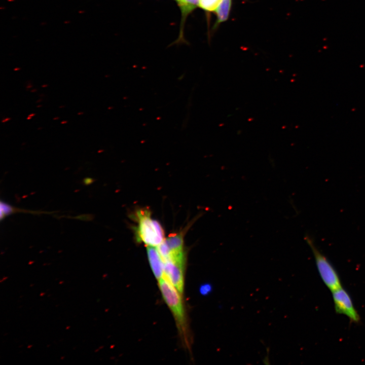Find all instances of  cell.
<instances>
[{
	"mask_svg": "<svg viewBox=\"0 0 365 365\" xmlns=\"http://www.w3.org/2000/svg\"><path fill=\"white\" fill-rule=\"evenodd\" d=\"M137 226L136 237L137 241L147 246L157 247L165 240L164 232L161 224L151 217L150 212L139 210L136 212Z\"/></svg>",
	"mask_w": 365,
	"mask_h": 365,
	"instance_id": "obj_1",
	"label": "cell"
},
{
	"mask_svg": "<svg viewBox=\"0 0 365 365\" xmlns=\"http://www.w3.org/2000/svg\"><path fill=\"white\" fill-rule=\"evenodd\" d=\"M304 239L313 252L318 272L324 284L331 291L342 287L337 271L327 258L317 248L312 238L307 235Z\"/></svg>",
	"mask_w": 365,
	"mask_h": 365,
	"instance_id": "obj_2",
	"label": "cell"
},
{
	"mask_svg": "<svg viewBox=\"0 0 365 365\" xmlns=\"http://www.w3.org/2000/svg\"><path fill=\"white\" fill-rule=\"evenodd\" d=\"M159 281V286L162 296L173 314L179 328L185 330V311L180 294L165 276Z\"/></svg>",
	"mask_w": 365,
	"mask_h": 365,
	"instance_id": "obj_3",
	"label": "cell"
},
{
	"mask_svg": "<svg viewBox=\"0 0 365 365\" xmlns=\"http://www.w3.org/2000/svg\"><path fill=\"white\" fill-rule=\"evenodd\" d=\"M332 292L336 312L345 315L353 323H359L360 316L348 292L342 287Z\"/></svg>",
	"mask_w": 365,
	"mask_h": 365,
	"instance_id": "obj_4",
	"label": "cell"
},
{
	"mask_svg": "<svg viewBox=\"0 0 365 365\" xmlns=\"http://www.w3.org/2000/svg\"><path fill=\"white\" fill-rule=\"evenodd\" d=\"M184 260L182 259L164 261L165 276L181 295L184 290Z\"/></svg>",
	"mask_w": 365,
	"mask_h": 365,
	"instance_id": "obj_5",
	"label": "cell"
},
{
	"mask_svg": "<svg viewBox=\"0 0 365 365\" xmlns=\"http://www.w3.org/2000/svg\"><path fill=\"white\" fill-rule=\"evenodd\" d=\"M148 260L156 278L159 280L165 276L164 262L157 247L147 246Z\"/></svg>",
	"mask_w": 365,
	"mask_h": 365,
	"instance_id": "obj_6",
	"label": "cell"
},
{
	"mask_svg": "<svg viewBox=\"0 0 365 365\" xmlns=\"http://www.w3.org/2000/svg\"><path fill=\"white\" fill-rule=\"evenodd\" d=\"M181 12V22L179 34L176 42L184 41V27L185 21L188 15L192 13L198 6L199 0H175Z\"/></svg>",
	"mask_w": 365,
	"mask_h": 365,
	"instance_id": "obj_7",
	"label": "cell"
},
{
	"mask_svg": "<svg viewBox=\"0 0 365 365\" xmlns=\"http://www.w3.org/2000/svg\"><path fill=\"white\" fill-rule=\"evenodd\" d=\"M164 241L169 250V253L167 259L172 256L184 253V239L182 233L171 234L165 239Z\"/></svg>",
	"mask_w": 365,
	"mask_h": 365,
	"instance_id": "obj_8",
	"label": "cell"
},
{
	"mask_svg": "<svg viewBox=\"0 0 365 365\" xmlns=\"http://www.w3.org/2000/svg\"><path fill=\"white\" fill-rule=\"evenodd\" d=\"M0 206H1V215H0V218L1 220L2 221L4 220L6 217L8 216V215H10L12 214H13L14 213L16 212H27V213H30L33 214H41V213H49L51 212H44V211H34V210H26L24 209H21L19 208H17L14 206H13L9 204V203L3 201L2 200L0 202Z\"/></svg>",
	"mask_w": 365,
	"mask_h": 365,
	"instance_id": "obj_9",
	"label": "cell"
},
{
	"mask_svg": "<svg viewBox=\"0 0 365 365\" xmlns=\"http://www.w3.org/2000/svg\"><path fill=\"white\" fill-rule=\"evenodd\" d=\"M232 0H222L214 10L216 15V24L227 20L231 7Z\"/></svg>",
	"mask_w": 365,
	"mask_h": 365,
	"instance_id": "obj_10",
	"label": "cell"
},
{
	"mask_svg": "<svg viewBox=\"0 0 365 365\" xmlns=\"http://www.w3.org/2000/svg\"><path fill=\"white\" fill-rule=\"evenodd\" d=\"M222 0H199V7L206 11H213Z\"/></svg>",
	"mask_w": 365,
	"mask_h": 365,
	"instance_id": "obj_11",
	"label": "cell"
},
{
	"mask_svg": "<svg viewBox=\"0 0 365 365\" xmlns=\"http://www.w3.org/2000/svg\"><path fill=\"white\" fill-rule=\"evenodd\" d=\"M93 182V179L90 177H86L83 179V183L85 185H89Z\"/></svg>",
	"mask_w": 365,
	"mask_h": 365,
	"instance_id": "obj_12",
	"label": "cell"
},
{
	"mask_svg": "<svg viewBox=\"0 0 365 365\" xmlns=\"http://www.w3.org/2000/svg\"><path fill=\"white\" fill-rule=\"evenodd\" d=\"M10 119H10V118H7L4 119V120L2 121V123L6 122L10 120Z\"/></svg>",
	"mask_w": 365,
	"mask_h": 365,
	"instance_id": "obj_13",
	"label": "cell"
},
{
	"mask_svg": "<svg viewBox=\"0 0 365 365\" xmlns=\"http://www.w3.org/2000/svg\"><path fill=\"white\" fill-rule=\"evenodd\" d=\"M34 115H35V114H34V113H31V114H30L29 115V116H30V117H31L32 118V117H33Z\"/></svg>",
	"mask_w": 365,
	"mask_h": 365,
	"instance_id": "obj_14",
	"label": "cell"
},
{
	"mask_svg": "<svg viewBox=\"0 0 365 365\" xmlns=\"http://www.w3.org/2000/svg\"><path fill=\"white\" fill-rule=\"evenodd\" d=\"M67 122V121H63L62 122H61V124H65V123H66Z\"/></svg>",
	"mask_w": 365,
	"mask_h": 365,
	"instance_id": "obj_15",
	"label": "cell"
},
{
	"mask_svg": "<svg viewBox=\"0 0 365 365\" xmlns=\"http://www.w3.org/2000/svg\"><path fill=\"white\" fill-rule=\"evenodd\" d=\"M31 118H32V117H30V116H28V117L27 118V120H30V119H31Z\"/></svg>",
	"mask_w": 365,
	"mask_h": 365,
	"instance_id": "obj_16",
	"label": "cell"
},
{
	"mask_svg": "<svg viewBox=\"0 0 365 365\" xmlns=\"http://www.w3.org/2000/svg\"><path fill=\"white\" fill-rule=\"evenodd\" d=\"M83 114V112H81V113H78V115H82V114Z\"/></svg>",
	"mask_w": 365,
	"mask_h": 365,
	"instance_id": "obj_17",
	"label": "cell"
},
{
	"mask_svg": "<svg viewBox=\"0 0 365 365\" xmlns=\"http://www.w3.org/2000/svg\"><path fill=\"white\" fill-rule=\"evenodd\" d=\"M47 86H48L47 85H43L42 86V87H47Z\"/></svg>",
	"mask_w": 365,
	"mask_h": 365,
	"instance_id": "obj_18",
	"label": "cell"
},
{
	"mask_svg": "<svg viewBox=\"0 0 365 365\" xmlns=\"http://www.w3.org/2000/svg\"><path fill=\"white\" fill-rule=\"evenodd\" d=\"M40 101H42V99H39V100H38L36 101V102H40Z\"/></svg>",
	"mask_w": 365,
	"mask_h": 365,
	"instance_id": "obj_19",
	"label": "cell"
},
{
	"mask_svg": "<svg viewBox=\"0 0 365 365\" xmlns=\"http://www.w3.org/2000/svg\"><path fill=\"white\" fill-rule=\"evenodd\" d=\"M58 119H59L58 117H56V118H53L54 120Z\"/></svg>",
	"mask_w": 365,
	"mask_h": 365,
	"instance_id": "obj_20",
	"label": "cell"
}]
</instances>
